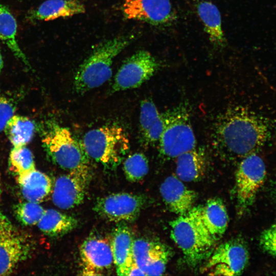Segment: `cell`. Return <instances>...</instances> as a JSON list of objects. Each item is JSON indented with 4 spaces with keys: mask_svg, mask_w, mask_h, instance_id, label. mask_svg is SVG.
<instances>
[{
    "mask_svg": "<svg viewBox=\"0 0 276 276\" xmlns=\"http://www.w3.org/2000/svg\"><path fill=\"white\" fill-rule=\"evenodd\" d=\"M269 136L268 127L261 117L237 106L227 109L217 118L212 144L218 153L224 157L243 158L256 153Z\"/></svg>",
    "mask_w": 276,
    "mask_h": 276,
    "instance_id": "1",
    "label": "cell"
},
{
    "mask_svg": "<svg viewBox=\"0 0 276 276\" xmlns=\"http://www.w3.org/2000/svg\"><path fill=\"white\" fill-rule=\"evenodd\" d=\"M133 35L119 36L97 46L77 71L74 85L83 94L105 83L112 75L113 59L134 39Z\"/></svg>",
    "mask_w": 276,
    "mask_h": 276,
    "instance_id": "2",
    "label": "cell"
},
{
    "mask_svg": "<svg viewBox=\"0 0 276 276\" xmlns=\"http://www.w3.org/2000/svg\"><path fill=\"white\" fill-rule=\"evenodd\" d=\"M82 143L89 158L110 170L120 164L130 145L124 129L114 124L90 130Z\"/></svg>",
    "mask_w": 276,
    "mask_h": 276,
    "instance_id": "3",
    "label": "cell"
},
{
    "mask_svg": "<svg viewBox=\"0 0 276 276\" xmlns=\"http://www.w3.org/2000/svg\"><path fill=\"white\" fill-rule=\"evenodd\" d=\"M170 225L171 237L188 265L195 267L210 256L216 241L191 210L171 221Z\"/></svg>",
    "mask_w": 276,
    "mask_h": 276,
    "instance_id": "4",
    "label": "cell"
},
{
    "mask_svg": "<svg viewBox=\"0 0 276 276\" xmlns=\"http://www.w3.org/2000/svg\"><path fill=\"white\" fill-rule=\"evenodd\" d=\"M165 127L158 141L159 155L170 159L196 147L189 110L180 104L164 112Z\"/></svg>",
    "mask_w": 276,
    "mask_h": 276,
    "instance_id": "5",
    "label": "cell"
},
{
    "mask_svg": "<svg viewBox=\"0 0 276 276\" xmlns=\"http://www.w3.org/2000/svg\"><path fill=\"white\" fill-rule=\"evenodd\" d=\"M42 143L52 162L62 169L70 172L89 167L90 158L82 143L66 128L52 125Z\"/></svg>",
    "mask_w": 276,
    "mask_h": 276,
    "instance_id": "6",
    "label": "cell"
},
{
    "mask_svg": "<svg viewBox=\"0 0 276 276\" xmlns=\"http://www.w3.org/2000/svg\"><path fill=\"white\" fill-rule=\"evenodd\" d=\"M248 260L244 241L234 238L221 243L212 252L202 272L210 275H238L243 272Z\"/></svg>",
    "mask_w": 276,
    "mask_h": 276,
    "instance_id": "7",
    "label": "cell"
},
{
    "mask_svg": "<svg viewBox=\"0 0 276 276\" xmlns=\"http://www.w3.org/2000/svg\"><path fill=\"white\" fill-rule=\"evenodd\" d=\"M29 240L12 223L0 206V275L11 274L30 253Z\"/></svg>",
    "mask_w": 276,
    "mask_h": 276,
    "instance_id": "8",
    "label": "cell"
},
{
    "mask_svg": "<svg viewBox=\"0 0 276 276\" xmlns=\"http://www.w3.org/2000/svg\"><path fill=\"white\" fill-rule=\"evenodd\" d=\"M266 174L264 162L256 153L242 158L236 173V197L241 213L252 204Z\"/></svg>",
    "mask_w": 276,
    "mask_h": 276,
    "instance_id": "9",
    "label": "cell"
},
{
    "mask_svg": "<svg viewBox=\"0 0 276 276\" xmlns=\"http://www.w3.org/2000/svg\"><path fill=\"white\" fill-rule=\"evenodd\" d=\"M147 201V197L143 194L113 193L97 199L94 210L109 221L133 222L138 218Z\"/></svg>",
    "mask_w": 276,
    "mask_h": 276,
    "instance_id": "10",
    "label": "cell"
},
{
    "mask_svg": "<svg viewBox=\"0 0 276 276\" xmlns=\"http://www.w3.org/2000/svg\"><path fill=\"white\" fill-rule=\"evenodd\" d=\"M160 64L147 51L141 50L127 58L114 78L113 91H119L140 86L158 70Z\"/></svg>",
    "mask_w": 276,
    "mask_h": 276,
    "instance_id": "11",
    "label": "cell"
},
{
    "mask_svg": "<svg viewBox=\"0 0 276 276\" xmlns=\"http://www.w3.org/2000/svg\"><path fill=\"white\" fill-rule=\"evenodd\" d=\"M91 178L89 167L70 171L59 176L54 186L53 203L62 210L71 209L81 204Z\"/></svg>",
    "mask_w": 276,
    "mask_h": 276,
    "instance_id": "12",
    "label": "cell"
},
{
    "mask_svg": "<svg viewBox=\"0 0 276 276\" xmlns=\"http://www.w3.org/2000/svg\"><path fill=\"white\" fill-rule=\"evenodd\" d=\"M122 10L127 19L154 26H167L176 18L170 0H125Z\"/></svg>",
    "mask_w": 276,
    "mask_h": 276,
    "instance_id": "13",
    "label": "cell"
},
{
    "mask_svg": "<svg viewBox=\"0 0 276 276\" xmlns=\"http://www.w3.org/2000/svg\"><path fill=\"white\" fill-rule=\"evenodd\" d=\"M177 176L167 177L159 188L160 195L167 209L172 213L182 215L194 206L196 193L187 187Z\"/></svg>",
    "mask_w": 276,
    "mask_h": 276,
    "instance_id": "14",
    "label": "cell"
},
{
    "mask_svg": "<svg viewBox=\"0 0 276 276\" xmlns=\"http://www.w3.org/2000/svg\"><path fill=\"white\" fill-rule=\"evenodd\" d=\"M191 211L216 242L225 232L228 217L226 207L220 198L209 199L203 205L193 207Z\"/></svg>",
    "mask_w": 276,
    "mask_h": 276,
    "instance_id": "15",
    "label": "cell"
},
{
    "mask_svg": "<svg viewBox=\"0 0 276 276\" xmlns=\"http://www.w3.org/2000/svg\"><path fill=\"white\" fill-rule=\"evenodd\" d=\"M80 255L84 267L100 272L109 269L113 264L110 241L106 238H87L80 246Z\"/></svg>",
    "mask_w": 276,
    "mask_h": 276,
    "instance_id": "16",
    "label": "cell"
},
{
    "mask_svg": "<svg viewBox=\"0 0 276 276\" xmlns=\"http://www.w3.org/2000/svg\"><path fill=\"white\" fill-rule=\"evenodd\" d=\"M133 242L130 229L125 224L120 222L115 228L110 241L113 264L119 275H127L134 260Z\"/></svg>",
    "mask_w": 276,
    "mask_h": 276,
    "instance_id": "17",
    "label": "cell"
},
{
    "mask_svg": "<svg viewBox=\"0 0 276 276\" xmlns=\"http://www.w3.org/2000/svg\"><path fill=\"white\" fill-rule=\"evenodd\" d=\"M176 176L182 181L200 180L206 172L207 159L205 150L196 148L182 153L176 157Z\"/></svg>",
    "mask_w": 276,
    "mask_h": 276,
    "instance_id": "18",
    "label": "cell"
},
{
    "mask_svg": "<svg viewBox=\"0 0 276 276\" xmlns=\"http://www.w3.org/2000/svg\"><path fill=\"white\" fill-rule=\"evenodd\" d=\"M85 6L79 0H47L30 13L35 20L48 21L84 13Z\"/></svg>",
    "mask_w": 276,
    "mask_h": 276,
    "instance_id": "19",
    "label": "cell"
},
{
    "mask_svg": "<svg viewBox=\"0 0 276 276\" xmlns=\"http://www.w3.org/2000/svg\"><path fill=\"white\" fill-rule=\"evenodd\" d=\"M197 11L213 45L219 49L225 47L226 39L218 8L211 2L202 1L197 4Z\"/></svg>",
    "mask_w": 276,
    "mask_h": 276,
    "instance_id": "20",
    "label": "cell"
},
{
    "mask_svg": "<svg viewBox=\"0 0 276 276\" xmlns=\"http://www.w3.org/2000/svg\"><path fill=\"white\" fill-rule=\"evenodd\" d=\"M17 181L27 201L39 203L49 195L52 189L50 178L36 169L17 179Z\"/></svg>",
    "mask_w": 276,
    "mask_h": 276,
    "instance_id": "21",
    "label": "cell"
},
{
    "mask_svg": "<svg viewBox=\"0 0 276 276\" xmlns=\"http://www.w3.org/2000/svg\"><path fill=\"white\" fill-rule=\"evenodd\" d=\"M78 224V220L73 216L50 209L45 210L37 225L45 235L58 237L71 232Z\"/></svg>",
    "mask_w": 276,
    "mask_h": 276,
    "instance_id": "22",
    "label": "cell"
},
{
    "mask_svg": "<svg viewBox=\"0 0 276 276\" xmlns=\"http://www.w3.org/2000/svg\"><path fill=\"white\" fill-rule=\"evenodd\" d=\"M17 23L9 8L0 4V39L13 54L26 65L28 59L16 40Z\"/></svg>",
    "mask_w": 276,
    "mask_h": 276,
    "instance_id": "23",
    "label": "cell"
},
{
    "mask_svg": "<svg viewBox=\"0 0 276 276\" xmlns=\"http://www.w3.org/2000/svg\"><path fill=\"white\" fill-rule=\"evenodd\" d=\"M4 130L13 146L27 145L34 134L35 124L26 117L14 114Z\"/></svg>",
    "mask_w": 276,
    "mask_h": 276,
    "instance_id": "24",
    "label": "cell"
},
{
    "mask_svg": "<svg viewBox=\"0 0 276 276\" xmlns=\"http://www.w3.org/2000/svg\"><path fill=\"white\" fill-rule=\"evenodd\" d=\"M9 161L10 169L17 179L36 169L32 153L26 145L13 146Z\"/></svg>",
    "mask_w": 276,
    "mask_h": 276,
    "instance_id": "25",
    "label": "cell"
},
{
    "mask_svg": "<svg viewBox=\"0 0 276 276\" xmlns=\"http://www.w3.org/2000/svg\"><path fill=\"white\" fill-rule=\"evenodd\" d=\"M173 252L172 248L167 245L156 242L145 270L146 275H162Z\"/></svg>",
    "mask_w": 276,
    "mask_h": 276,
    "instance_id": "26",
    "label": "cell"
},
{
    "mask_svg": "<svg viewBox=\"0 0 276 276\" xmlns=\"http://www.w3.org/2000/svg\"><path fill=\"white\" fill-rule=\"evenodd\" d=\"M123 170L127 180L131 182L139 181L145 177L148 172V160L142 153L132 154L124 160Z\"/></svg>",
    "mask_w": 276,
    "mask_h": 276,
    "instance_id": "27",
    "label": "cell"
},
{
    "mask_svg": "<svg viewBox=\"0 0 276 276\" xmlns=\"http://www.w3.org/2000/svg\"><path fill=\"white\" fill-rule=\"evenodd\" d=\"M163 117L153 101L150 99L142 101L140 106V131L142 140Z\"/></svg>",
    "mask_w": 276,
    "mask_h": 276,
    "instance_id": "28",
    "label": "cell"
},
{
    "mask_svg": "<svg viewBox=\"0 0 276 276\" xmlns=\"http://www.w3.org/2000/svg\"><path fill=\"white\" fill-rule=\"evenodd\" d=\"M44 211L39 203L29 201L18 203L14 209L17 219L25 225L37 224Z\"/></svg>",
    "mask_w": 276,
    "mask_h": 276,
    "instance_id": "29",
    "label": "cell"
},
{
    "mask_svg": "<svg viewBox=\"0 0 276 276\" xmlns=\"http://www.w3.org/2000/svg\"><path fill=\"white\" fill-rule=\"evenodd\" d=\"M156 242V241L141 238L133 240L132 246L133 258L135 262L144 272Z\"/></svg>",
    "mask_w": 276,
    "mask_h": 276,
    "instance_id": "30",
    "label": "cell"
},
{
    "mask_svg": "<svg viewBox=\"0 0 276 276\" xmlns=\"http://www.w3.org/2000/svg\"><path fill=\"white\" fill-rule=\"evenodd\" d=\"M260 245L264 251L276 256V223L262 233L260 237Z\"/></svg>",
    "mask_w": 276,
    "mask_h": 276,
    "instance_id": "31",
    "label": "cell"
},
{
    "mask_svg": "<svg viewBox=\"0 0 276 276\" xmlns=\"http://www.w3.org/2000/svg\"><path fill=\"white\" fill-rule=\"evenodd\" d=\"M15 109L11 100L0 95V132L4 130L8 121L14 115Z\"/></svg>",
    "mask_w": 276,
    "mask_h": 276,
    "instance_id": "32",
    "label": "cell"
},
{
    "mask_svg": "<svg viewBox=\"0 0 276 276\" xmlns=\"http://www.w3.org/2000/svg\"><path fill=\"white\" fill-rule=\"evenodd\" d=\"M127 275H146V274L133 260L128 270Z\"/></svg>",
    "mask_w": 276,
    "mask_h": 276,
    "instance_id": "33",
    "label": "cell"
},
{
    "mask_svg": "<svg viewBox=\"0 0 276 276\" xmlns=\"http://www.w3.org/2000/svg\"><path fill=\"white\" fill-rule=\"evenodd\" d=\"M102 274L96 270L84 267L82 270L81 275H98Z\"/></svg>",
    "mask_w": 276,
    "mask_h": 276,
    "instance_id": "34",
    "label": "cell"
},
{
    "mask_svg": "<svg viewBox=\"0 0 276 276\" xmlns=\"http://www.w3.org/2000/svg\"><path fill=\"white\" fill-rule=\"evenodd\" d=\"M3 66V61L2 55L0 53V73L2 71Z\"/></svg>",
    "mask_w": 276,
    "mask_h": 276,
    "instance_id": "35",
    "label": "cell"
},
{
    "mask_svg": "<svg viewBox=\"0 0 276 276\" xmlns=\"http://www.w3.org/2000/svg\"><path fill=\"white\" fill-rule=\"evenodd\" d=\"M198 1H200V0H198ZM201 1V0H200Z\"/></svg>",
    "mask_w": 276,
    "mask_h": 276,
    "instance_id": "36",
    "label": "cell"
}]
</instances>
